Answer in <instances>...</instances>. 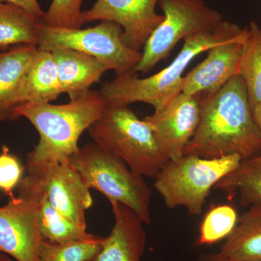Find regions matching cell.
I'll list each match as a JSON object with an SVG mask.
<instances>
[{
	"label": "cell",
	"instance_id": "cell-1",
	"mask_svg": "<svg viewBox=\"0 0 261 261\" xmlns=\"http://www.w3.org/2000/svg\"><path fill=\"white\" fill-rule=\"evenodd\" d=\"M200 102V121L184 154L203 159L238 155L241 161L261 154V132L240 75Z\"/></svg>",
	"mask_w": 261,
	"mask_h": 261
},
{
	"label": "cell",
	"instance_id": "cell-2",
	"mask_svg": "<svg viewBox=\"0 0 261 261\" xmlns=\"http://www.w3.org/2000/svg\"><path fill=\"white\" fill-rule=\"evenodd\" d=\"M107 106L99 91L89 90L66 104L17 106L14 119L27 118L39 136L37 145L27 154V172L35 173L51 165L69 162L80 149L81 136L102 116Z\"/></svg>",
	"mask_w": 261,
	"mask_h": 261
},
{
	"label": "cell",
	"instance_id": "cell-3",
	"mask_svg": "<svg viewBox=\"0 0 261 261\" xmlns=\"http://www.w3.org/2000/svg\"><path fill=\"white\" fill-rule=\"evenodd\" d=\"M241 29L237 24L223 20L214 32L186 38L178 56L159 73L143 79L136 73L118 76L103 84L99 92L108 105L128 106L141 102L152 106L154 112L161 111L181 93L182 74L190 62Z\"/></svg>",
	"mask_w": 261,
	"mask_h": 261
},
{
	"label": "cell",
	"instance_id": "cell-4",
	"mask_svg": "<svg viewBox=\"0 0 261 261\" xmlns=\"http://www.w3.org/2000/svg\"><path fill=\"white\" fill-rule=\"evenodd\" d=\"M88 132L94 143L143 177L155 178L168 162L150 126L128 106L108 104Z\"/></svg>",
	"mask_w": 261,
	"mask_h": 261
},
{
	"label": "cell",
	"instance_id": "cell-5",
	"mask_svg": "<svg viewBox=\"0 0 261 261\" xmlns=\"http://www.w3.org/2000/svg\"><path fill=\"white\" fill-rule=\"evenodd\" d=\"M69 162L89 190H97L109 201H116L135 213L144 224L152 222V192L144 177L126 163L95 143L86 144Z\"/></svg>",
	"mask_w": 261,
	"mask_h": 261
},
{
	"label": "cell",
	"instance_id": "cell-6",
	"mask_svg": "<svg viewBox=\"0 0 261 261\" xmlns=\"http://www.w3.org/2000/svg\"><path fill=\"white\" fill-rule=\"evenodd\" d=\"M240 161L238 155L203 159L184 154L168 161L154 178V188L168 209L183 207L190 216H200L211 190Z\"/></svg>",
	"mask_w": 261,
	"mask_h": 261
},
{
	"label": "cell",
	"instance_id": "cell-7",
	"mask_svg": "<svg viewBox=\"0 0 261 261\" xmlns=\"http://www.w3.org/2000/svg\"><path fill=\"white\" fill-rule=\"evenodd\" d=\"M37 31L39 49L62 47L80 51L107 65L116 77L133 73L142 59V51L127 47L122 40L123 29L113 22L103 20L87 29L57 28L39 22Z\"/></svg>",
	"mask_w": 261,
	"mask_h": 261
},
{
	"label": "cell",
	"instance_id": "cell-8",
	"mask_svg": "<svg viewBox=\"0 0 261 261\" xmlns=\"http://www.w3.org/2000/svg\"><path fill=\"white\" fill-rule=\"evenodd\" d=\"M159 5L164 18L146 43L133 73H148L171 54L180 40L214 32L224 20L203 0H160Z\"/></svg>",
	"mask_w": 261,
	"mask_h": 261
},
{
	"label": "cell",
	"instance_id": "cell-9",
	"mask_svg": "<svg viewBox=\"0 0 261 261\" xmlns=\"http://www.w3.org/2000/svg\"><path fill=\"white\" fill-rule=\"evenodd\" d=\"M17 190L18 195L0 207V252L16 261H39L44 239L38 223L37 193L28 176Z\"/></svg>",
	"mask_w": 261,
	"mask_h": 261
},
{
	"label": "cell",
	"instance_id": "cell-10",
	"mask_svg": "<svg viewBox=\"0 0 261 261\" xmlns=\"http://www.w3.org/2000/svg\"><path fill=\"white\" fill-rule=\"evenodd\" d=\"M160 0H97L84 12V22L108 20L123 29L122 40L134 50L140 51L164 16L156 12Z\"/></svg>",
	"mask_w": 261,
	"mask_h": 261
},
{
	"label": "cell",
	"instance_id": "cell-11",
	"mask_svg": "<svg viewBox=\"0 0 261 261\" xmlns=\"http://www.w3.org/2000/svg\"><path fill=\"white\" fill-rule=\"evenodd\" d=\"M200 112V98L181 92L163 110L144 118L168 161L184 155L198 126Z\"/></svg>",
	"mask_w": 261,
	"mask_h": 261
},
{
	"label": "cell",
	"instance_id": "cell-12",
	"mask_svg": "<svg viewBox=\"0 0 261 261\" xmlns=\"http://www.w3.org/2000/svg\"><path fill=\"white\" fill-rule=\"evenodd\" d=\"M247 34V27L210 48L204 61L184 76L182 93L197 96L200 100L206 99L238 75Z\"/></svg>",
	"mask_w": 261,
	"mask_h": 261
},
{
	"label": "cell",
	"instance_id": "cell-13",
	"mask_svg": "<svg viewBox=\"0 0 261 261\" xmlns=\"http://www.w3.org/2000/svg\"><path fill=\"white\" fill-rule=\"evenodd\" d=\"M34 175L51 205L67 219L87 228L86 211L93 205L90 190L70 162L57 163Z\"/></svg>",
	"mask_w": 261,
	"mask_h": 261
},
{
	"label": "cell",
	"instance_id": "cell-14",
	"mask_svg": "<svg viewBox=\"0 0 261 261\" xmlns=\"http://www.w3.org/2000/svg\"><path fill=\"white\" fill-rule=\"evenodd\" d=\"M114 225L92 261H142L147 233L143 221L132 209L110 201Z\"/></svg>",
	"mask_w": 261,
	"mask_h": 261
},
{
	"label": "cell",
	"instance_id": "cell-15",
	"mask_svg": "<svg viewBox=\"0 0 261 261\" xmlns=\"http://www.w3.org/2000/svg\"><path fill=\"white\" fill-rule=\"evenodd\" d=\"M50 51L58 68L61 93L68 94L70 99L87 93L109 70L107 65L97 58L80 51L62 47Z\"/></svg>",
	"mask_w": 261,
	"mask_h": 261
},
{
	"label": "cell",
	"instance_id": "cell-16",
	"mask_svg": "<svg viewBox=\"0 0 261 261\" xmlns=\"http://www.w3.org/2000/svg\"><path fill=\"white\" fill-rule=\"evenodd\" d=\"M61 94L54 57L50 51L43 50L37 47L20 81L15 98L16 107L20 105L50 103Z\"/></svg>",
	"mask_w": 261,
	"mask_h": 261
},
{
	"label": "cell",
	"instance_id": "cell-17",
	"mask_svg": "<svg viewBox=\"0 0 261 261\" xmlns=\"http://www.w3.org/2000/svg\"><path fill=\"white\" fill-rule=\"evenodd\" d=\"M36 190L39 231L44 240L55 244H68L90 241L100 238L92 234L87 228L75 224L51 205L39 180L34 175H27Z\"/></svg>",
	"mask_w": 261,
	"mask_h": 261
},
{
	"label": "cell",
	"instance_id": "cell-18",
	"mask_svg": "<svg viewBox=\"0 0 261 261\" xmlns=\"http://www.w3.org/2000/svg\"><path fill=\"white\" fill-rule=\"evenodd\" d=\"M37 49L35 45H19L0 51V123L14 121L20 81Z\"/></svg>",
	"mask_w": 261,
	"mask_h": 261
},
{
	"label": "cell",
	"instance_id": "cell-19",
	"mask_svg": "<svg viewBox=\"0 0 261 261\" xmlns=\"http://www.w3.org/2000/svg\"><path fill=\"white\" fill-rule=\"evenodd\" d=\"M249 207L219 252L233 260L261 261V204Z\"/></svg>",
	"mask_w": 261,
	"mask_h": 261
},
{
	"label": "cell",
	"instance_id": "cell-20",
	"mask_svg": "<svg viewBox=\"0 0 261 261\" xmlns=\"http://www.w3.org/2000/svg\"><path fill=\"white\" fill-rule=\"evenodd\" d=\"M39 21L27 10L0 3V50L19 45H38Z\"/></svg>",
	"mask_w": 261,
	"mask_h": 261
},
{
	"label": "cell",
	"instance_id": "cell-21",
	"mask_svg": "<svg viewBox=\"0 0 261 261\" xmlns=\"http://www.w3.org/2000/svg\"><path fill=\"white\" fill-rule=\"evenodd\" d=\"M214 190L238 195L243 206L261 204V154L243 161L220 180Z\"/></svg>",
	"mask_w": 261,
	"mask_h": 261
},
{
	"label": "cell",
	"instance_id": "cell-22",
	"mask_svg": "<svg viewBox=\"0 0 261 261\" xmlns=\"http://www.w3.org/2000/svg\"><path fill=\"white\" fill-rule=\"evenodd\" d=\"M238 75L246 87L252 113L261 105V29L255 22L247 27Z\"/></svg>",
	"mask_w": 261,
	"mask_h": 261
},
{
	"label": "cell",
	"instance_id": "cell-23",
	"mask_svg": "<svg viewBox=\"0 0 261 261\" xmlns=\"http://www.w3.org/2000/svg\"><path fill=\"white\" fill-rule=\"evenodd\" d=\"M238 219V212L233 206H213L201 222L196 245L209 246L226 240L236 227Z\"/></svg>",
	"mask_w": 261,
	"mask_h": 261
},
{
	"label": "cell",
	"instance_id": "cell-24",
	"mask_svg": "<svg viewBox=\"0 0 261 261\" xmlns=\"http://www.w3.org/2000/svg\"><path fill=\"white\" fill-rule=\"evenodd\" d=\"M105 238L90 241L55 244L43 240L39 261H92L102 246Z\"/></svg>",
	"mask_w": 261,
	"mask_h": 261
},
{
	"label": "cell",
	"instance_id": "cell-25",
	"mask_svg": "<svg viewBox=\"0 0 261 261\" xmlns=\"http://www.w3.org/2000/svg\"><path fill=\"white\" fill-rule=\"evenodd\" d=\"M84 0H53L40 23L57 28L81 29L85 23Z\"/></svg>",
	"mask_w": 261,
	"mask_h": 261
},
{
	"label": "cell",
	"instance_id": "cell-26",
	"mask_svg": "<svg viewBox=\"0 0 261 261\" xmlns=\"http://www.w3.org/2000/svg\"><path fill=\"white\" fill-rule=\"evenodd\" d=\"M24 167L20 160L10 152L7 146H3L0 152V192L12 197L24 177Z\"/></svg>",
	"mask_w": 261,
	"mask_h": 261
},
{
	"label": "cell",
	"instance_id": "cell-27",
	"mask_svg": "<svg viewBox=\"0 0 261 261\" xmlns=\"http://www.w3.org/2000/svg\"><path fill=\"white\" fill-rule=\"evenodd\" d=\"M0 3H8L20 7L37 19L39 22L42 20L45 13L43 11L38 0H0Z\"/></svg>",
	"mask_w": 261,
	"mask_h": 261
},
{
	"label": "cell",
	"instance_id": "cell-28",
	"mask_svg": "<svg viewBox=\"0 0 261 261\" xmlns=\"http://www.w3.org/2000/svg\"><path fill=\"white\" fill-rule=\"evenodd\" d=\"M193 261H246L233 260L223 255L222 254L218 252H207V253H202L196 257Z\"/></svg>",
	"mask_w": 261,
	"mask_h": 261
},
{
	"label": "cell",
	"instance_id": "cell-29",
	"mask_svg": "<svg viewBox=\"0 0 261 261\" xmlns=\"http://www.w3.org/2000/svg\"><path fill=\"white\" fill-rule=\"evenodd\" d=\"M253 115L254 120L256 123L257 126H258L259 129L261 132V105L255 108V111L252 113Z\"/></svg>",
	"mask_w": 261,
	"mask_h": 261
},
{
	"label": "cell",
	"instance_id": "cell-30",
	"mask_svg": "<svg viewBox=\"0 0 261 261\" xmlns=\"http://www.w3.org/2000/svg\"><path fill=\"white\" fill-rule=\"evenodd\" d=\"M0 261H12L11 257L0 252Z\"/></svg>",
	"mask_w": 261,
	"mask_h": 261
}]
</instances>
